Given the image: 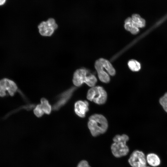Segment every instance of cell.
Wrapping results in <instances>:
<instances>
[{
    "instance_id": "6da1fadb",
    "label": "cell",
    "mask_w": 167,
    "mask_h": 167,
    "mask_svg": "<svg viewBox=\"0 0 167 167\" xmlns=\"http://www.w3.org/2000/svg\"><path fill=\"white\" fill-rule=\"evenodd\" d=\"M88 126L92 135L96 137L106 132L108 128V123L103 115L95 114L89 117Z\"/></svg>"
},
{
    "instance_id": "7a4b0ae2",
    "label": "cell",
    "mask_w": 167,
    "mask_h": 167,
    "mask_svg": "<svg viewBox=\"0 0 167 167\" xmlns=\"http://www.w3.org/2000/svg\"><path fill=\"white\" fill-rule=\"evenodd\" d=\"M113 143L111 146V150L113 155L117 158L126 156L129 152L126 142L129 140L128 136L126 134L117 135L113 138Z\"/></svg>"
},
{
    "instance_id": "3957f363",
    "label": "cell",
    "mask_w": 167,
    "mask_h": 167,
    "mask_svg": "<svg viewBox=\"0 0 167 167\" xmlns=\"http://www.w3.org/2000/svg\"><path fill=\"white\" fill-rule=\"evenodd\" d=\"M87 71L85 69H79L76 70L74 73L73 82L74 85L79 87L84 83L91 87L95 86L97 80L93 75H87Z\"/></svg>"
},
{
    "instance_id": "277c9868",
    "label": "cell",
    "mask_w": 167,
    "mask_h": 167,
    "mask_svg": "<svg viewBox=\"0 0 167 167\" xmlns=\"http://www.w3.org/2000/svg\"><path fill=\"white\" fill-rule=\"evenodd\" d=\"M107 95L104 88L100 86H94L88 91L87 99L98 105H102L106 102Z\"/></svg>"
},
{
    "instance_id": "5b68a950",
    "label": "cell",
    "mask_w": 167,
    "mask_h": 167,
    "mask_svg": "<svg viewBox=\"0 0 167 167\" xmlns=\"http://www.w3.org/2000/svg\"><path fill=\"white\" fill-rule=\"evenodd\" d=\"M18 89L16 83L13 80L5 78L0 80V96L3 97L7 93L11 96H13Z\"/></svg>"
},
{
    "instance_id": "8992f818",
    "label": "cell",
    "mask_w": 167,
    "mask_h": 167,
    "mask_svg": "<svg viewBox=\"0 0 167 167\" xmlns=\"http://www.w3.org/2000/svg\"><path fill=\"white\" fill-rule=\"evenodd\" d=\"M128 162L132 167H145L147 163L144 153L137 150L132 152L128 159Z\"/></svg>"
},
{
    "instance_id": "52a82bcc",
    "label": "cell",
    "mask_w": 167,
    "mask_h": 167,
    "mask_svg": "<svg viewBox=\"0 0 167 167\" xmlns=\"http://www.w3.org/2000/svg\"><path fill=\"white\" fill-rule=\"evenodd\" d=\"M58 27L55 20L52 18L42 22L38 26L39 33L44 36H51Z\"/></svg>"
},
{
    "instance_id": "ba28073f",
    "label": "cell",
    "mask_w": 167,
    "mask_h": 167,
    "mask_svg": "<svg viewBox=\"0 0 167 167\" xmlns=\"http://www.w3.org/2000/svg\"><path fill=\"white\" fill-rule=\"evenodd\" d=\"M76 89V87H72L59 95L58 100L53 106V109L54 110H58L67 103Z\"/></svg>"
},
{
    "instance_id": "9c48e42d",
    "label": "cell",
    "mask_w": 167,
    "mask_h": 167,
    "mask_svg": "<svg viewBox=\"0 0 167 167\" xmlns=\"http://www.w3.org/2000/svg\"><path fill=\"white\" fill-rule=\"evenodd\" d=\"M89 103L86 101L79 100L76 102L74 106L75 113L79 117L83 118L89 110Z\"/></svg>"
},
{
    "instance_id": "30bf717a",
    "label": "cell",
    "mask_w": 167,
    "mask_h": 167,
    "mask_svg": "<svg viewBox=\"0 0 167 167\" xmlns=\"http://www.w3.org/2000/svg\"><path fill=\"white\" fill-rule=\"evenodd\" d=\"M95 67L100 80L104 83H108L110 80V77L103 70V67L98 59L96 61Z\"/></svg>"
},
{
    "instance_id": "8fae6325",
    "label": "cell",
    "mask_w": 167,
    "mask_h": 167,
    "mask_svg": "<svg viewBox=\"0 0 167 167\" xmlns=\"http://www.w3.org/2000/svg\"><path fill=\"white\" fill-rule=\"evenodd\" d=\"M147 162L152 167H156L161 164V161L159 157L154 153H150L146 156Z\"/></svg>"
},
{
    "instance_id": "7c38bea8",
    "label": "cell",
    "mask_w": 167,
    "mask_h": 167,
    "mask_svg": "<svg viewBox=\"0 0 167 167\" xmlns=\"http://www.w3.org/2000/svg\"><path fill=\"white\" fill-rule=\"evenodd\" d=\"M124 26L126 30L133 34H137L139 32V28L134 24L131 17H128L125 20Z\"/></svg>"
},
{
    "instance_id": "4fadbf2b",
    "label": "cell",
    "mask_w": 167,
    "mask_h": 167,
    "mask_svg": "<svg viewBox=\"0 0 167 167\" xmlns=\"http://www.w3.org/2000/svg\"><path fill=\"white\" fill-rule=\"evenodd\" d=\"M98 60L103 67L106 69L110 75L113 76L115 75V70L109 61L103 58H101Z\"/></svg>"
},
{
    "instance_id": "5bb4252c",
    "label": "cell",
    "mask_w": 167,
    "mask_h": 167,
    "mask_svg": "<svg viewBox=\"0 0 167 167\" xmlns=\"http://www.w3.org/2000/svg\"><path fill=\"white\" fill-rule=\"evenodd\" d=\"M135 25L139 28L144 27L145 25V21L143 18L137 14H133L131 17Z\"/></svg>"
},
{
    "instance_id": "9a60e30c",
    "label": "cell",
    "mask_w": 167,
    "mask_h": 167,
    "mask_svg": "<svg viewBox=\"0 0 167 167\" xmlns=\"http://www.w3.org/2000/svg\"><path fill=\"white\" fill-rule=\"evenodd\" d=\"M41 105L44 113L49 114L52 108L48 101L45 98H42L41 100Z\"/></svg>"
},
{
    "instance_id": "2e32d148",
    "label": "cell",
    "mask_w": 167,
    "mask_h": 167,
    "mask_svg": "<svg viewBox=\"0 0 167 167\" xmlns=\"http://www.w3.org/2000/svg\"><path fill=\"white\" fill-rule=\"evenodd\" d=\"M128 65L129 68L133 71H139L140 69V63L135 60H130L128 62Z\"/></svg>"
},
{
    "instance_id": "e0dca14e",
    "label": "cell",
    "mask_w": 167,
    "mask_h": 167,
    "mask_svg": "<svg viewBox=\"0 0 167 167\" xmlns=\"http://www.w3.org/2000/svg\"><path fill=\"white\" fill-rule=\"evenodd\" d=\"M159 102L164 110L167 112V92L160 98Z\"/></svg>"
},
{
    "instance_id": "ac0fdd59",
    "label": "cell",
    "mask_w": 167,
    "mask_h": 167,
    "mask_svg": "<svg viewBox=\"0 0 167 167\" xmlns=\"http://www.w3.org/2000/svg\"><path fill=\"white\" fill-rule=\"evenodd\" d=\"M33 112L35 115L38 117H41L45 113L40 104L36 106L33 110Z\"/></svg>"
},
{
    "instance_id": "d6986e66",
    "label": "cell",
    "mask_w": 167,
    "mask_h": 167,
    "mask_svg": "<svg viewBox=\"0 0 167 167\" xmlns=\"http://www.w3.org/2000/svg\"><path fill=\"white\" fill-rule=\"evenodd\" d=\"M77 167H91L86 160H83L80 161Z\"/></svg>"
},
{
    "instance_id": "ffe728a7",
    "label": "cell",
    "mask_w": 167,
    "mask_h": 167,
    "mask_svg": "<svg viewBox=\"0 0 167 167\" xmlns=\"http://www.w3.org/2000/svg\"><path fill=\"white\" fill-rule=\"evenodd\" d=\"M6 0H0V6L3 5L6 2Z\"/></svg>"
},
{
    "instance_id": "44dd1931",
    "label": "cell",
    "mask_w": 167,
    "mask_h": 167,
    "mask_svg": "<svg viewBox=\"0 0 167 167\" xmlns=\"http://www.w3.org/2000/svg\"><path fill=\"white\" fill-rule=\"evenodd\" d=\"M145 167H150V166H146Z\"/></svg>"
}]
</instances>
